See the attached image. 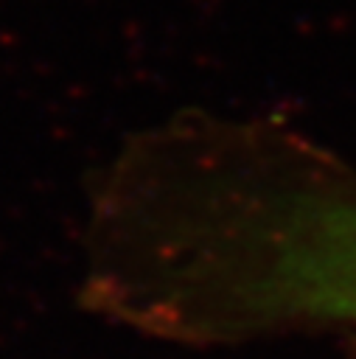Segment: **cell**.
<instances>
[{"mask_svg":"<svg viewBox=\"0 0 356 359\" xmlns=\"http://www.w3.org/2000/svg\"><path fill=\"white\" fill-rule=\"evenodd\" d=\"M339 342H342L339 359H356V334H353V337H345V339H339Z\"/></svg>","mask_w":356,"mask_h":359,"instance_id":"obj_2","label":"cell"},{"mask_svg":"<svg viewBox=\"0 0 356 359\" xmlns=\"http://www.w3.org/2000/svg\"><path fill=\"white\" fill-rule=\"evenodd\" d=\"M84 292L193 348L356 334V157L286 123L188 115L129 140L93 196Z\"/></svg>","mask_w":356,"mask_h":359,"instance_id":"obj_1","label":"cell"}]
</instances>
